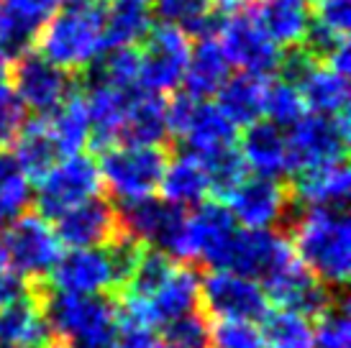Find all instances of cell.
Listing matches in <instances>:
<instances>
[{"instance_id": "14", "label": "cell", "mask_w": 351, "mask_h": 348, "mask_svg": "<svg viewBox=\"0 0 351 348\" xmlns=\"http://www.w3.org/2000/svg\"><path fill=\"white\" fill-rule=\"evenodd\" d=\"M287 197H290L287 179H272V177L254 174V177H246L223 203L228 205V210L239 225L254 228V231H264V228L274 231Z\"/></svg>"}, {"instance_id": "30", "label": "cell", "mask_w": 351, "mask_h": 348, "mask_svg": "<svg viewBox=\"0 0 351 348\" xmlns=\"http://www.w3.org/2000/svg\"><path fill=\"white\" fill-rule=\"evenodd\" d=\"M302 105L311 108V113H323V116H339L349 113V85L346 77L328 67H315L313 75L300 85Z\"/></svg>"}, {"instance_id": "27", "label": "cell", "mask_w": 351, "mask_h": 348, "mask_svg": "<svg viewBox=\"0 0 351 348\" xmlns=\"http://www.w3.org/2000/svg\"><path fill=\"white\" fill-rule=\"evenodd\" d=\"M162 197L177 208H195L208 200V177L195 156L172 151L162 182H159Z\"/></svg>"}, {"instance_id": "9", "label": "cell", "mask_w": 351, "mask_h": 348, "mask_svg": "<svg viewBox=\"0 0 351 348\" xmlns=\"http://www.w3.org/2000/svg\"><path fill=\"white\" fill-rule=\"evenodd\" d=\"M285 146H287V172H300L308 166L346 159L349 113L339 116L305 113L295 126L287 128Z\"/></svg>"}, {"instance_id": "43", "label": "cell", "mask_w": 351, "mask_h": 348, "mask_svg": "<svg viewBox=\"0 0 351 348\" xmlns=\"http://www.w3.org/2000/svg\"><path fill=\"white\" fill-rule=\"evenodd\" d=\"M311 16L346 36L351 26V0H311Z\"/></svg>"}, {"instance_id": "24", "label": "cell", "mask_w": 351, "mask_h": 348, "mask_svg": "<svg viewBox=\"0 0 351 348\" xmlns=\"http://www.w3.org/2000/svg\"><path fill=\"white\" fill-rule=\"evenodd\" d=\"M10 146H13V156L21 164L23 174L29 179H36V182L41 177H47V172L62 156L57 149V141L51 136L49 121L39 116H29V121L23 123V128L19 131L16 141Z\"/></svg>"}, {"instance_id": "23", "label": "cell", "mask_w": 351, "mask_h": 348, "mask_svg": "<svg viewBox=\"0 0 351 348\" xmlns=\"http://www.w3.org/2000/svg\"><path fill=\"white\" fill-rule=\"evenodd\" d=\"M231 75V62L223 54V49L215 39L195 41L190 49L185 75H182V90L195 100H208L218 92L223 79Z\"/></svg>"}, {"instance_id": "5", "label": "cell", "mask_w": 351, "mask_h": 348, "mask_svg": "<svg viewBox=\"0 0 351 348\" xmlns=\"http://www.w3.org/2000/svg\"><path fill=\"white\" fill-rule=\"evenodd\" d=\"M8 82L31 116L49 118L72 92H77L75 72L57 67L36 49L10 59Z\"/></svg>"}, {"instance_id": "1", "label": "cell", "mask_w": 351, "mask_h": 348, "mask_svg": "<svg viewBox=\"0 0 351 348\" xmlns=\"http://www.w3.org/2000/svg\"><path fill=\"white\" fill-rule=\"evenodd\" d=\"M287 241L315 279L346 290L351 271V221L343 208H305Z\"/></svg>"}, {"instance_id": "45", "label": "cell", "mask_w": 351, "mask_h": 348, "mask_svg": "<svg viewBox=\"0 0 351 348\" xmlns=\"http://www.w3.org/2000/svg\"><path fill=\"white\" fill-rule=\"evenodd\" d=\"M41 348H69V346H67V340H62V338H57V336H54V338H49Z\"/></svg>"}, {"instance_id": "32", "label": "cell", "mask_w": 351, "mask_h": 348, "mask_svg": "<svg viewBox=\"0 0 351 348\" xmlns=\"http://www.w3.org/2000/svg\"><path fill=\"white\" fill-rule=\"evenodd\" d=\"M264 348H313V323L287 308H269L262 318Z\"/></svg>"}, {"instance_id": "21", "label": "cell", "mask_w": 351, "mask_h": 348, "mask_svg": "<svg viewBox=\"0 0 351 348\" xmlns=\"http://www.w3.org/2000/svg\"><path fill=\"white\" fill-rule=\"evenodd\" d=\"M236 138H239V128L218 110V105L200 100L190 123H187L185 134L177 138V144H172V151L200 156L213 151V149L236 144Z\"/></svg>"}, {"instance_id": "26", "label": "cell", "mask_w": 351, "mask_h": 348, "mask_svg": "<svg viewBox=\"0 0 351 348\" xmlns=\"http://www.w3.org/2000/svg\"><path fill=\"white\" fill-rule=\"evenodd\" d=\"M264 82L262 77H254V75H246V72H239V75H228L223 79V85L218 87V110L223 113L236 128L239 126H249L254 121H259L264 113Z\"/></svg>"}, {"instance_id": "40", "label": "cell", "mask_w": 351, "mask_h": 348, "mask_svg": "<svg viewBox=\"0 0 351 348\" xmlns=\"http://www.w3.org/2000/svg\"><path fill=\"white\" fill-rule=\"evenodd\" d=\"M321 67L315 59L302 49V44H290V47L280 49V62H277V77L285 85L300 90V85L313 75V69Z\"/></svg>"}, {"instance_id": "36", "label": "cell", "mask_w": 351, "mask_h": 348, "mask_svg": "<svg viewBox=\"0 0 351 348\" xmlns=\"http://www.w3.org/2000/svg\"><path fill=\"white\" fill-rule=\"evenodd\" d=\"M269 123L277 128L295 126L302 116H305V105L302 97L295 87L285 85V82H272L264 87V113Z\"/></svg>"}, {"instance_id": "31", "label": "cell", "mask_w": 351, "mask_h": 348, "mask_svg": "<svg viewBox=\"0 0 351 348\" xmlns=\"http://www.w3.org/2000/svg\"><path fill=\"white\" fill-rule=\"evenodd\" d=\"M195 159L200 162L205 177H208V195H213V200H221V203L249 177V166H246L244 156L236 144L213 149V151L200 154Z\"/></svg>"}, {"instance_id": "25", "label": "cell", "mask_w": 351, "mask_h": 348, "mask_svg": "<svg viewBox=\"0 0 351 348\" xmlns=\"http://www.w3.org/2000/svg\"><path fill=\"white\" fill-rule=\"evenodd\" d=\"M254 13L264 34L282 49L300 44L311 21V0H254Z\"/></svg>"}, {"instance_id": "18", "label": "cell", "mask_w": 351, "mask_h": 348, "mask_svg": "<svg viewBox=\"0 0 351 348\" xmlns=\"http://www.w3.org/2000/svg\"><path fill=\"white\" fill-rule=\"evenodd\" d=\"M290 190L293 195L308 208H343L349 203L351 174L346 166V159L315 164L300 172H293Z\"/></svg>"}, {"instance_id": "4", "label": "cell", "mask_w": 351, "mask_h": 348, "mask_svg": "<svg viewBox=\"0 0 351 348\" xmlns=\"http://www.w3.org/2000/svg\"><path fill=\"white\" fill-rule=\"evenodd\" d=\"M98 172L103 192L121 197H144L159 190L172 149L169 146H123L116 144L100 151Z\"/></svg>"}, {"instance_id": "47", "label": "cell", "mask_w": 351, "mask_h": 348, "mask_svg": "<svg viewBox=\"0 0 351 348\" xmlns=\"http://www.w3.org/2000/svg\"><path fill=\"white\" fill-rule=\"evenodd\" d=\"M154 348H172V346H169V343H159V340H156V346Z\"/></svg>"}, {"instance_id": "2", "label": "cell", "mask_w": 351, "mask_h": 348, "mask_svg": "<svg viewBox=\"0 0 351 348\" xmlns=\"http://www.w3.org/2000/svg\"><path fill=\"white\" fill-rule=\"evenodd\" d=\"M108 0H62L54 18L36 41V51L57 67L80 72L100 54V34Z\"/></svg>"}, {"instance_id": "19", "label": "cell", "mask_w": 351, "mask_h": 348, "mask_svg": "<svg viewBox=\"0 0 351 348\" xmlns=\"http://www.w3.org/2000/svg\"><path fill=\"white\" fill-rule=\"evenodd\" d=\"M118 144L123 146H169L167 126V97L138 90L126 110L123 126L118 134Z\"/></svg>"}, {"instance_id": "29", "label": "cell", "mask_w": 351, "mask_h": 348, "mask_svg": "<svg viewBox=\"0 0 351 348\" xmlns=\"http://www.w3.org/2000/svg\"><path fill=\"white\" fill-rule=\"evenodd\" d=\"M47 121H49L51 136L57 141L59 154L62 156L82 154V149L88 146V138H90V121H88V108H85V97H82L80 90L72 92Z\"/></svg>"}, {"instance_id": "37", "label": "cell", "mask_w": 351, "mask_h": 348, "mask_svg": "<svg viewBox=\"0 0 351 348\" xmlns=\"http://www.w3.org/2000/svg\"><path fill=\"white\" fill-rule=\"evenodd\" d=\"M162 328L165 343L172 348H210V320L200 308L169 320Z\"/></svg>"}, {"instance_id": "20", "label": "cell", "mask_w": 351, "mask_h": 348, "mask_svg": "<svg viewBox=\"0 0 351 348\" xmlns=\"http://www.w3.org/2000/svg\"><path fill=\"white\" fill-rule=\"evenodd\" d=\"M239 151L244 156L246 166L259 177L285 179L287 177V146H285L282 128L269 121H254L241 134Z\"/></svg>"}, {"instance_id": "28", "label": "cell", "mask_w": 351, "mask_h": 348, "mask_svg": "<svg viewBox=\"0 0 351 348\" xmlns=\"http://www.w3.org/2000/svg\"><path fill=\"white\" fill-rule=\"evenodd\" d=\"M152 10L149 5L128 3V0H108L103 34H100V51L121 47H138L141 39L152 29Z\"/></svg>"}, {"instance_id": "15", "label": "cell", "mask_w": 351, "mask_h": 348, "mask_svg": "<svg viewBox=\"0 0 351 348\" xmlns=\"http://www.w3.org/2000/svg\"><path fill=\"white\" fill-rule=\"evenodd\" d=\"M57 290L77 295H108L116 300V274L106 246L98 249H67L49 271Z\"/></svg>"}, {"instance_id": "8", "label": "cell", "mask_w": 351, "mask_h": 348, "mask_svg": "<svg viewBox=\"0 0 351 348\" xmlns=\"http://www.w3.org/2000/svg\"><path fill=\"white\" fill-rule=\"evenodd\" d=\"M197 308L208 315V320L262 323L272 302L264 295L259 282L234 274V271L210 269L200 277Z\"/></svg>"}, {"instance_id": "35", "label": "cell", "mask_w": 351, "mask_h": 348, "mask_svg": "<svg viewBox=\"0 0 351 348\" xmlns=\"http://www.w3.org/2000/svg\"><path fill=\"white\" fill-rule=\"evenodd\" d=\"M0 200L19 215L31 210V200H34L31 179L23 174L10 149H0Z\"/></svg>"}, {"instance_id": "17", "label": "cell", "mask_w": 351, "mask_h": 348, "mask_svg": "<svg viewBox=\"0 0 351 348\" xmlns=\"http://www.w3.org/2000/svg\"><path fill=\"white\" fill-rule=\"evenodd\" d=\"M141 87H131V90H118V87H93L85 90V108H88V121H90V138L88 146L100 154L110 146L118 144V134L123 126L126 110L131 100L136 97Z\"/></svg>"}, {"instance_id": "22", "label": "cell", "mask_w": 351, "mask_h": 348, "mask_svg": "<svg viewBox=\"0 0 351 348\" xmlns=\"http://www.w3.org/2000/svg\"><path fill=\"white\" fill-rule=\"evenodd\" d=\"M49 338V323L29 295L0 308V348H41Z\"/></svg>"}, {"instance_id": "39", "label": "cell", "mask_w": 351, "mask_h": 348, "mask_svg": "<svg viewBox=\"0 0 351 348\" xmlns=\"http://www.w3.org/2000/svg\"><path fill=\"white\" fill-rule=\"evenodd\" d=\"M302 49L311 54L318 64H328L333 59V54L339 51V49L346 44V36L343 34H339V31H333L331 26H326V23H321L318 18L308 21V26H305V31H302V39H300Z\"/></svg>"}, {"instance_id": "10", "label": "cell", "mask_w": 351, "mask_h": 348, "mask_svg": "<svg viewBox=\"0 0 351 348\" xmlns=\"http://www.w3.org/2000/svg\"><path fill=\"white\" fill-rule=\"evenodd\" d=\"M3 246L8 253V266H13V271L23 279L49 277V271L62 256V243L57 241L54 228L34 210L21 213L5 228Z\"/></svg>"}, {"instance_id": "11", "label": "cell", "mask_w": 351, "mask_h": 348, "mask_svg": "<svg viewBox=\"0 0 351 348\" xmlns=\"http://www.w3.org/2000/svg\"><path fill=\"white\" fill-rule=\"evenodd\" d=\"M218 36L223 39L221 49L228 62L241 67V72L262 79L274 77L277 62H280V47L262 31L254 13V3L228 16Z\"/></svg>"}, {"instance_id": "16", "label": "cell", "mask_w": 351, "mask_h": 348, "mask_svg": "<svg viewBox=\"0 0 351 348\" xmlns=\"http://www.w3.org/2000/svg\"><path fill=\"white\" fill-rule=\"evenodd\" d=\"M62 0H0V51L8 59L36 49Z\"/></svg>"}, {"instance_id": "3", "label": "cell", "mask_w": 351, "mask_h": 348, "mask_svg": "<svg viewBox=\"0 0 351 348\" xmlns=\"http://www.w3.org/2000/svg\"><path fill=\"white\" fill-rule=\"evenodd\" d=\"M121 228L136 236L156 251L169 259L193 264L187 246V210L167 203L165 197L144 195V197H121L113 200Z\"/></svg>"}, {"instance_id": "6", "label": "cell", "mask_w": 351, "mask_h": 348, "mask_svg": "<svg viewBox=\"0 0 351 348\" xmlns=\"http://www.w3.org/2000/svg\"><path fill=\"white\" fill-rule=\"evenodd\" d=\"M138 87L147 92L167 95L182 85L193 41L169 23H152L138 44Z\"/></svg>"}, {"instance_id": "44", "label": "cell", "mask_w": 351, "mask_h": 348, "mask_svg": "<svg viewBox=\"0 0 351 348\" xmlns=\"http://www.w3.org/2000/svg\"><path fill=\"white\" fill-rule=\"evenodd\" d=\"M8 64H10V59L0 51V85H3V82H8Z\"/></svg>"}, {"instance_id": "34", "label": "cell", "mask_w": 351, "mask_h": 348, "mask_svg": "<svg viewBox=\"0 0 351 348\" xmlns=\"http://www.w3.org/2000/svg\"><path fill=\"white\" fill-rule=\"evenodd\" d=\"M313 348H351L349 300L341 292L313 323Z\"/></svg>"}, {"instance_id": "13", "label": "cell", "mask_w": 351, "mask_h": 348, "mask_svg": "<svg viewBox=\"0 0 351 348\" xmlns=\"http://www.w3.org/2000/svg\"><path fill=\"white\" fill-rule=\"evenodd\" d=\"M121 231L116 205L106 192L93 195L54 221V236L67 249H98L113 241Z\"/></svg>"}, {"instance_id": "38", "label": "cell", "mask_w": 351, "mask_h": 348, "mask_svg": "<svg viewBox=\"0 0 351 348\" xmlns=\"http://www.w3.org/2000/svg\"><path fill=\"white\" fill-rule=\"evenodd\" d=\"M210 348H264L262 330L241 320H210Z\"/></svg>"}, {"instance_id": "41", "label": "cell", "mask_w": 351, "mask_h": 348, "mask_svg": "<svg viewBox=\"0 0 351 348\" xmlns=\"http://www.w3.org/2000/svg\"><path fill=\"white\" fill-rule=\"evenodd\" d=\"M29 121V108L21 103L10 85H0V149H8L23 123Z\"/></svg>"}, {"instance_id": "33", "label": "cell", "mask_w": 351, "mask_h": 348, "mask_svg": "<svg viewBox=\"0 0 351 348\" xmlns=\"http://www.w3.org/2000/svg\"><path fill=\"white\" fill-rule=\"evenodd\" d=\"M175 264L177 261L169 259L167 253L156 251L152 246H144V251H141L136 266H134V274L126 282V287L121 290L118 300H149L165 284L167 277L172 274Z\"/></svg>"}, {"instance_id": "12", "label": "cell", "mask_w": 351, "mask_h": 348, "mask_svg": "<svg viewBox=\"0 0 351 348\" xmlns=\"http://www.w3.org/2000/svg\"><path fill=\"white\" fill-rule=\"evenodd\" d=\"M239 223L221 200H203L187 213V246L193 264L200 261L210 269H226L234 251Z\"/></svg>"}, {"instance_id": "46", "label": "cell", "mask_w": 351, "mask_h": 348, "mask_svg": "<svg viewBox=\"0 0 351 348\" xmlns=\"http://www.w3.org/2000/svg\"><path fill=\"white\" fill-rule=\"evenodd\" d=\"M8 269V253H5V246H3V238H0V271Z\"/></svg>"}, {"instance_id": "7", "label": "cell", "mask_w": 351, "mask_h": 348, "mask_svg": "<svg viewBox=\"0 0 351 348\" xmlns=\"http://www.w3.org/2000/svg\"><path fill=\"white\" fill-rule=\"evenodd\" d=\"M103 192L100 172L95 159L88 154L67 156L64 162H57L47 177L39 179V187L34 192V213L44 221H57L69 208L85 203L88 197Z\"/></svg>"}, {"instance_id": "42", "label": "cell", "mask_w": 351, "mask_h": 348, "mask_svg": "<svg viewBox=\"0 0 351 348\" xmlns=\"http://www.w3.org/2000/svg\"><path fill=\"white\" fill-rule=\"evenodd\" d=\"M152 16L159 18V23H169L182 29L185 23L195 21L210 10L213 0H152Z\"/></svg>"}]
</instances>
